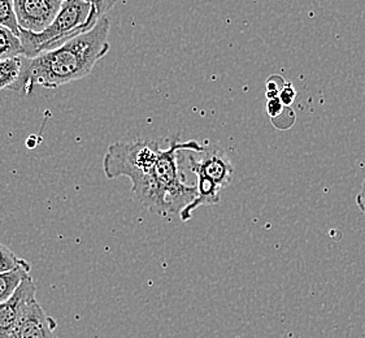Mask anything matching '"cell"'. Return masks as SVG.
<instances>
[{"label":"cell","instance_id":"cell-1","mask_svg":"<svg viewBox=\"0 0 365 338\" xmlns=\"http://www.w3.org/2000/svg\"><path fill=\"white\" fill-rule=\"evenodd\" d=\"M110 20L104 15L93 29L56 48L34 58L22 56L20 77L8 90L26 96L37 86L56 88L85 78L110 50Z\"/></svg>","mask_w":365,"mask_h":338},{"label":"cell","instance_id":"cell-2","mask_svg":"<svg viewBox=\"0 0 365 338\" xmlns=\"http://www.w3.org/2000/svg\"><path fill=\"white\" fill-rule=\"evenodd\" d=\"M205 146L197 140L180 142L178 137L170 140L167 148H160L155 163L150 190L142 206L151 212L167 219L172 215L180 213L197 195V186L185 184L182 172L178 165V154L182 151L200 153Z\"/></svg>","mask_w":365,"mask_h":338},{"label":"cell","instance_id":"cell-3","mask_svg":"<svg viewBox=\"0 0 365 338\" xmlns=\"http://www.w3.org/2000/svg\"><path fill=\"white\" fill-rule=\"evenodd\" d=\"M102 16L90 0H66L61 3L58 15L46 29L39 33L19 29L25 58H34L50 51L69 39L94 28Z\"/></svg>","mask_w":365,"mask_h":338},{"label":"cell","instance_id":"cell-4","mask_svg":"<svg viewBox=\"0 0 365 338\" xmlns=\"http://www.w3.org/2000/svg\"><path fill=\"white\" fill-rule=\"evenodd\" d=\"M160 146L153 140L116 142L108 148L103 159V170L107 178L128 177L132 181V195L142 205L150 190L151 175Z\"/></svg>","mask_w":365,"mask_h":338},{"label":"cell","instance_id":"cell-5","mask_svg":"<svg viewBox=\"0 0 365 338\" xmlns=\"http://www.w3.org/2000/svg\"><path fill=\"white\" fill-rule=\"evenodd\" d=\"M194 151L189 154V163L192 173L197 176L205 177L219 186L220 190H224L233 181L234 167L229 156L224 150L219 148H205L203 151Z\"/></svg>","mask_w":365,"mask_h":338},{"label":"cell","instance_id":"cell-6","mask_svg":"<svg viewBox=\"0 0 365 338\" xmlns=\"http://www.w3.org/2000/svg\"><path fill=\"white\" fill-rule=\"evenodd\" d=\"M20 29L39 33L46 29L61 7L58 0H14Z\"/></svg>","mask_w":365,"mask_h":338},{"label":"cell","instance_id":"cell-7","mask_svg":"<svg viewBox=\"0 0 365 338\" xmlns=\"http://www.w3.org/2000/svg\"><path fill=\"white\" fill-rule=\"evenodd\" d=\"M37 287L33 279L28 276L22 280L14 295L0 303V337L6 338L19 323L24 311L30 302L36 299Z\"/></svg>","mask_w":365,"mask_h":338},{"label":"cell","instance_id":"cell-8","mask_svg":"<svg viewBox=\"0 0 365 338\" xmlns=\"http://www.w3.org/2000/svg\"><path fill=\"white\" fill-rule=\"evenodd\" d=\"M55 328L53 319L44 312L37 299H33L6 338H55Z\"/></svg>","mask_w":365,"mask_h":338},{"label":"cell","instance_id":"cell-9","mask_svg":"<svg viewBox=\"0 0 365 338\" xmlns=\"http://www.w3.org/2000/svg\"><path fill=\"white\" fill-rule=\"evenodd\" d=\"M29 271L30 265L25 260L14 270L0 273V303L7 301L14 295L22 280L29 276Z\"/></svg>","mask_w":365,"mask_h":338},{"label":"cell","instance_id":"cell-10","mask_svg":"<svg viewBox=\"0 0 365 338\" xmlns=\"http://www.w3.org/2000/svg\"><path fill=\"white\" fill-rule=\"evenodd\" d=\"M21 41L12 30L0 25V60L22 56Z\"/></svg>","mask_w":365,"mask_h":338},{"label":"cell","instance_id":"cell-11","mask_svg":"<svg viewBox=\"0 0 365 338\" xmlns=\"http://www.w3.org/2000/svg\"><path fill=\"white\" fill-rule=\"evenodd\" d=\"M22 56L0 60V90L9 88L21 73Z\"/></svg>","mask_w":365,"mask_h":338},{"label":"cell","instance_id":"cell-12","mask_svg":"<svg viewBox=\"0 0 365 338\" xmlns=\"http://www.w3.org/2000/svg\"><path fill=\"white\" fill-rule=\"evenodd\" d=\"M0 25L12 30L19 36V24L16 19L14 0H0Z\"/></svg>","mask_w":365,"mask_h":338},{"label":"cell","instance_id":"cell-13","mask_svg":"<svg viewBox=\"0 0 365 338\" xmlns=\"http://www.w3.org/2000/svg\"><path fill=\"white\" fill-rule=\"evenodd\" d=\"M25 260L17 257L15 252L7 247L6 245L0 243V273L7 272L16 267L21 265Z\"/></svg>","mask_w":365,"mask_h":338},{"label":"cell","instance_id":"cell-14","mask_svg":"<svg viewBox=\"0 0 365 338\" xmlns=\"http://www.w3.org/2000/svg\"><path fill=\"white\" fill-rule=\"evenodd\" d=\"M278 98H279L281 103L284 104L285 107H290L294 103L295 98H297V90L294 88L290 82H285L282 85V88H279Z\"/></svg>","mask_w":365,"mask_h":338},{"label":"cell","instance_id":"cell-15","mask_svg":"<svg viewBox=\"0 0 365 338\" xmlns=\"http://www.w3.org/2000/svg\"><path fill=\"white\" fill-rule=\"evenodd\" d=\"M285 108V106L281 103V101H279V98H272V99H268V103H267V111H268V115H269L272 120H274V118H278L281 113H282V111Z\"/></svg>","mask_w":365,"mask_h":338},{"label":"cell","instance_id":"cell-16","mask_svg":"<svg viewBox=\"0 0 365 338\" xmlns=\"http://www.w3.org/2000/svg\"><path fill=\"white\" fill-rule=\"evenodd\" d=\"M96 6L98 14L101 16L107 15V12L116 6L117 0H90Z\"/></svg>","mask_w":365,"mask_h":338},{"label":"cell","instance_id":"cell-17","mask_svg":"<svg viewBox=\"0 0 365 338\" xmlns=\"http://www.w3.org/2000/svg\"><path fill=\"white\" fill-rule=\"evenodd\" d=\"M356 205H358L360 211L363 212L365 217V180L363 181V185H361V189L356 195Z\"/></svg>","mask_w":365,"mask_h":338},{"label":"cell","instance_id":"cell-18","mask_svg":"<svg viewBox=\"0 0 365 338\" xmlns=\"http://www.w3.org/2000/svg\"><path fill=\"white\" fill-rule=\"evenodd\" d=\"M58 1H61V3H63V1H66V0H58Z\"/></svg>","mask_w":365,"mask_h":338},{"label":"cell","instance_id":"cell-19","mask_svg":"<svg viewBox=\"0 0 365 338\" xmlns=\"http://www.w3.org/2000/svg\"><path fill=\"white\" fill-rule=\"evenodd\" d=\"M0 338H1V337H0Z\"/></svg>","mask_w":365,"mask_h":338}]
</instances>
